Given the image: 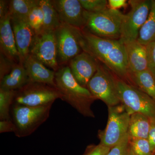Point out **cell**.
I'll return each instance as SVG.
<instances>
[{"mask_svg":"<svg viewBox=\"0 0 155 155\" xmlns=\"http://www.w3.org/2000/svg\"><path fill=\"white\" fill-rule=\"evenodd\" d=\"M83 51L101 61L111 72L129 82V69L125 45L119 40L109 39L96 36L81 29Z\"/></svg>","mask_w":155,"mask_h":155,"instance_id":"6da1fadb","label":"cell"},{"mask_svg":"<svg viewBox=\"0 0 155 155\" xmlns=\"http://www.w3.org/2000/svg\"><path fill=\"white\" fill-rule=\"evenodd\" d=\"M55 83L61 93V100L83 116L94 118L91 106L97 99L88 89L78 83L69 66L60 67L56 72Z\"/></svg>","mask_w":155,"mask_h":155,"instance_id":"7a4b0ae2","label":"cell"},{"mask_svg":"<svg viewBox=\"0 0 155 155\" xmlns=\"http://www.w3.org/2000/svg\"><path fill=\"white\" fill-rule=\"evenodd\" d=\"M121 104L130 114L140 113L155 119V101L137 87L115 75Z\"/></svg>","mask_w":155,"mask_h":155,"instance_id":"3957f363","label":"cell"},{"mask_svg":"<svg viewBox=\"0 0 155 155\" xmlns=\"http://www.w3.org/2000/svg\"><path fill=\"white\" fill-rule=\"evenodd\" d=\"M124 14L119 10L107 8L97 13L88 12L85 27L101 38L119 40Z\"/></svg>","mask_w":155,"mask_h":155,"instance_id":"277c9868","label":"cell"},{"mask_svg":"<svg viewBox=\"0 0 155 155\" xmlns=\"http://www.w3.org/2000/svg\"><path fill=\"white\" fill-rule=\"evenodd\" d=\"M53 104L31 107L15 104L13 106V121L16 127V136L27 137L34 133L49 116Z\"/></svg>","mask_w":155,"mask_h":155,"instance_id":"5b68a950","label":"cell"},{"mask_svg":"<svg viewBox=\"0 0 155 155\" xmlns=\"http://www.w3.org/2000/svg\"><path fill=\"white\" fill-rule=\"evenodd\" d=\"M130 115L122 104L108 107L107 126L98 134L100 143L111 149L121 142L128 134Z\"/></svg>","mask_w":155,"mask_h":155,"instance_id":"8992f818","label":"cell"},{"mask_svg":"<svg viewBox=\"0 0 155 155\" xmlns=\"http://www.w3.org/2000/svg\"><path fill=\"white\" fill-rule=\"evenodd\" d=\"M131 10L124 14L119 40L124 45L137 40L140 31L149 14L151 0L129 1Z\"/></svg>","mask_w":155,"mask_h":155,"instance_id":"52a82bcc","label":"cell"},{"mask_svg":"<svg viewBox=\"0 0 155 155\" xmlns=\"http://www.w3.org/2000/svg\"><path fill=\"white\" fill-rule=\"evenodd\" d=\"M58 64L69 63L71 60L83 52L81 29L65 23L54 31Z\"/></svg>","mask_w":155,"mask_h":155,"instance_id":"ba28073f","label":"cell"},{"mask_svg":"<svg viewBox=\"0 0 155 155\" xmlns=\"http://www.w3.org/2000/svg\"><path fill=\"white\" fill-rule=\"evenodd\" d=\"M61 94L57 88L45 84L29 82L16 91L15 104L31 107L53 104Z\"/></svg>","mask_w":155,"mask_h":155,"instance_id":"9c48e42d","label":"cell"},{"mask_svg":"<svg viewBox=\"0 0 155 155\" xmlns=\"http://www.w3.org/2000/svg\"><path fill=\"white\" fill-rule=\"evenodd\" d=\"M87 88L96 99L103 101L108 107L121 104L115 75L104 65L100 64L89 82Z\"/></svg>","mask_w":155,"mask_h":155,"instance_id":"30bf717a","label":"cell"},{"mask_svg":"<svg viewBox=\"0 0 155 155\" xmlns=\"http://www.w3.org/2000/svg\"><path fill=\"white\" fill-rule=\"evenodd\" d=\"M55 72L60 68L54 31L42 30L35 35L29 54Z\"/></svg>","mask_w":155,"mask_h":155,"instance_id":"8fae6325","label":"cell"},{"mask_svg":"<svg viewBox=\"0 0 155 155\" xmlns=\"http://www.w3.org/2000/svg\"><path fill=\"white\" fill-rule=\"evenodd\" d=\"M61 23L83 29L87 22L88 11H85L79 0H51Z\"/></svg>","mask_w":155,"mask_h":155,"instance_id":"7c38bea8","label":"cell"},{"mask_svg":"<svg viewBox=\"0 0 155 155\" xmlns=\"http://www.w3.org/2000/svg\"><path fill=\"white\" fill-rule=\"evenodd\" d=\"M69 63L75 79L81 85L86 88L100 65L96 58L84 51L73 58Z\"/></svg>","mask_w":155,"mask_h":155,"instance_id":"4fadbf2b","label":"cell"},{"mask_svg":"<svg viewBox=\"0 0 155 155\" xmlns=\"http://www.w3.org/2000/svg\"><path fill=\"white\" fill-rule=\"evenodd\" d=\"M11 20L19 53V63L23 64L36 34L27 19L11 18Z\"/></svg>","mask_w":155,"mask_h":155,"instance_id":"5bb4252c","label":"cell"},{"mask_svg":"<svg viewBox=\"0 0 155 155\" xmlns=\"http://www.w3.org/2000/svg\"><path fill=\"white\" fill-rule=\"evenodd\" d=\"M0 45L1 54L13 63H19V53L9 13L0 18Z\"/></svg>","mask_w":155,"mask_h":155,"instance_id":"9a60e30c","label":"cell"},{"mask_svg":"<svg viewBox=\"0 0 155 155\" xmlns=\"http://www.w3.org/2000/svg\"><path fill=\"white\" fill-rule=\"evenodd\" d=\"M23 65L27 71L29 82L45 84L56 87V72L48 69L30 54L25 58Z\"/></svg>","mask_w":155,"mask_h":155,"instance_id":"2e32d148","label":"cell"},{"mask_svg":"<svg viewBox=\"0 0 155 155\" xmlns=\"http://www.w3.org/2000/svg\"><path fill=\"white\" fill-rule=\"evenodd\" d=\"M125 45L129 75L148 69L147 46L141 44L137 40Z\"/></svg>","mask_w":155,"mask_h":155,"instance_id":"e0dca14e","label":"cell"},{"mask_svg":"<svg viewBox=\"0 0 155 155\" xmlns=\"http://www.w3.org/2000/svg\"><path fill=\"white\" fill-rule=\"evenodd\" d=\"M29 82L28 74L24 65L21 63L14 64L11 72L1 80L0 88L17 91Z\"/></svg>","mask_w":155,"mask_h":155,"instance_id":"ac0fdd59","label":"cell"},{"mask_svg":"<svg viewBox=\"0 0 155 155\" xmlns=\"http://www.w3.org/2000/svg\"><path fill=\"white\" fill-rule=\"evenodd\" d=\"M150 122L148 117L140 113H134L130 115L128 134L130 139H147Z\"/></svg>","mask_w":155,"mask_h":155,"instance_id":"d6986e66","label":"cell"},{"mask_svg":"<svg viewBox=\"0 0 155 155\" xmlns=\"http://www.w3.org/2000/svg\"><path fill=\"white\" fill-rule=\"evenodd\" d=\"M129 83L143 92L155 101V78L149 69L130 74Z\"/></svg>","mask_w":155,"mask_h":155,"instance_id":"ffe728a7","label":"cell"},{"mask_svg":"<svg viewBox=\"0 0 155 155\" xmlns=\"http://www.w3.org/2000/svg\"><path fill=\"white\" fill-rule=\"evenodd\" d=\"M39 5L42 10L44 17L42 30L54 31L62 23L51 0H39Z\"/></svg>","mask_w":155,"mask_h":155,"instance_id":"44dd1931","label":"cell"},{"mask_svg":"<svg viewBox=\"0 0 155 155\" xmlns=\"http://www.w3.org/2000/svg\"><path fill=\"white\" fill-rule=\"evenodd\" d=\"M137 41L146 46L155 41V0H151L148 17L140 31Z\"/></svg>","mask_w":155,"mask_h":155,"instance_id":"7402d4cb","label":"cell"},{"mask_svg":"<svg viewBox=\"0 0 155 155\" xmlns=\"http://www.w3.org/2000/svg\"><path fill=\"white\" fill-rule=\"evenodd\" d=\"M38 3L39 0H11L9 2L10 17L27 19L31 9Z\"/></svg>","mask_w":155,"mask_h":155,"instance_id":"603a6c76","label":"cell"},{"mask_svg":"<svg viewBox=\"0 0 155 155\" xmlns=\"http://www.w3.org/2000/svg\"><path fill=\"white\" fill-rule=\"evenodd\" d=\"M16 91L0 88V119L10 120V110L15 99Z\"/></svg>","mask_w":155,"mask_h":155,"instance_id":"cb8c5ba5","label":"cell"},{"mask_svg":"<svg viewBox=\"0 0 155 155\" xmlns=\"http://www.w3.org/2000/svg\"><path fill=\"white\" fill-rule=\"evenodd\" d=\"M43 12L38 4L31 9L27 18V21L36 34L42 30L44 25Z\"/></svg>","mask_w":155,"mask_h":155,"instance_id":"d4e9b609","label":"cell"},{"mask_svg":"<svg viewBox=\"0 0 155 155\" xmlns=\"http://www.w3.org/2000/svg\"><path fill=\"white\" fill-rule=\"evenodd\" d=\"M130 139V148L133 155H155L151 150L148 139Z\"/></svg>","mask_w":155,"mask_h":155,"instance_id":"484cf974","label":"cell"},{"mask_svg":"<svg viewBox=\"0 0 155 155\" xmlns=\"http://www.w3.org/2000/svg\"><path fill=\"white\" fill-rule=\"evenodd\" d=\"M107 155H133L128 134L121 142L112 148Z\"/></svg>","mask_w":155,"mask_h":155,"instance_id":"4316f807","label":"cell"},{"mask_svg":"<svg viewBox=\"0 0 155 155\" xmlns=\"http://www.w3.org/2000/svg\"><path fill=\"white\" fill-rule=\"evenodd\" d=\"M85 11L97 13L107 8L108 1L106 0H79Z\"/></svg>","mask_w":155,"mask_h":155,"instance_id":"83f0119b","label":"cell"},{"mask_svg":"<svg viewBox=\"0 0 155 155\" xmlns=\"http://www.w3.org/2000/svg\"><path fill=\"white\" fill-rule=\"evenodd\" d=\"M148 69L155 78V41L147 45Z\"/></svg>","mask_w":155,"mask_h":155,"instance_id":"f1b7e54d","label":"cell"},{"mask_svg":"<svg viewBox=\"0 0 155 155\" xmlns=\"http://www.w3.org/2000/svg\"><path fill=\"white\" fill-rule=\"evenodd\" d=\"M14 63L9 60L2 54H1V68H0V79L1 80L8 74L13 68Z\"/></svg>","mask_w":155,"mask_h":155,"instance_id":"f546056e","label":"cell"},{"mask_svg":"<svg viewBox=\"0 0 155 155\" xmlns=\"http://www.w3.org/2000/svg\"><path fill=\"white\" fill-rule=\"evenodd\" d=\"M111 148L99 143L88 147L83 155H107Z\"/></svg>","mask_w":155,"mask_h":155,"instance_id":"4dcf8cb0","label":"cell"},{"mask_svg":"<svg viewBox=\"0 0 155 155\" xmlns=\"http://www.w3.org/2000/svg\"><path fill=\"white\" fill-rule=\"evenodd\" d=\"M16 127L14 122L10 120H1L0 121V133L16 132Z\"/></svg>","mask_w":155,"mask_h":155,"instance_id":"1f68e13d","label":"cell"},{"mask_svg":"<svg viewBox=\"0 0 155 155\" xmlns=\"http://www.w3.org/2000/svg\"><path fill=\"white\" fill-rule=\"evenodd\" d=\"M150 126L148 140L152 152L155 154V119H150Z\"/></svg>","mask_w":155,"mask_h":155,"instance_id":"d6a6232c","label":"cell"},{"mask_svg":"<svg viewBox=\"0 0 155 155\" xmlns=\"http://www.w3.org/2000/svg\"><path fill=\"white\" fill-rule=\"evenodd\" d=\"M110 8L118 10V9L125 7L127 5L125 0H109L108 1Z\"/></svg>","mask_w":155,"mask_h":155,"instance_id":"836d02e7","label":"cell"},{"mask_svg":"<svg viewBox=\"0 0 155 155\" xmlns=\"http://www.w3.org/2000/svg\"><path fill=\"white\" fill-rule=\"evenodd\" d=\"M9 2L5 0L0 1V18H2L8 14Z\"/></svg>","mask_w":155,"mask_h":155,"instance_id":"e575fe53","label":"cell"}]
</instances>
